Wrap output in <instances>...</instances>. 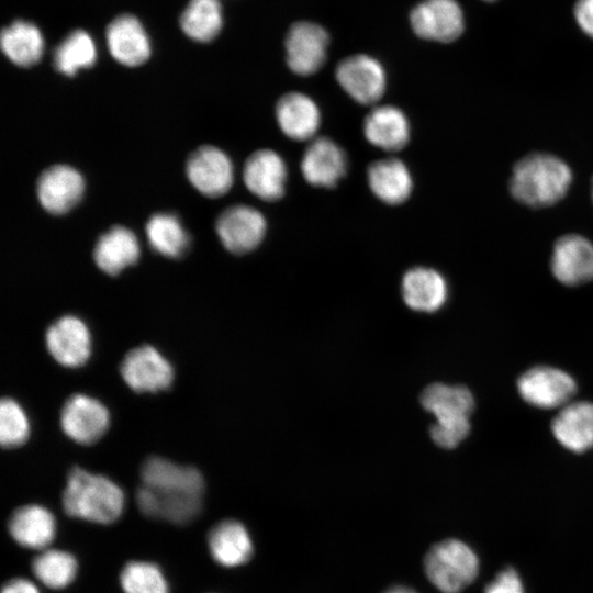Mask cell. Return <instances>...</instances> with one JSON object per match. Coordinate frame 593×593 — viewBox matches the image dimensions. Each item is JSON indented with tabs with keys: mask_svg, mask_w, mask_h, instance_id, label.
<instances>
[{
	"mask_svg": "<svg viewBox=\"0 0 593 593\" xmlns=\"http://www.w3.org/2000/svg\"><path fill=\"white\" fill-rule=\"evenodd\" d=\"M222 23L219 0H190L180 16L182 31L199 42L212 41L220 33Z\"/></svg>",
	"mask_w": 593,
	"mask_h": 593,
	"instance_id": "obj_31",
	"label": "cell"
},
{
	"mask_svg": "<svg viewBox=\"0 0 593 593\" xmlns=\"http://www.w3.org/2000/svg\"><path fill=\"white\" fill-rule=\"evenodd\" d=\"M96 61V47L88 33L76 30L70 33L54 51V67L74 76L80 68L91 67Z\"/></svg>",
	"mask_w": 593,
	"mask_h": 593,
	"instance_id": "obj_32",
	"label": "cell"
},
{
	"mask_svg": "<svg viewBox=\"0 0 593 593\" xmlns=\"http://www.w3.org/2000/svg\"><path fill=\"white\" fill-rule=\"evenodd\" d=\"M107 41L111 55L126 66H138L150 54L147 34L133 15L123 14L114 19L107 29Z\"/></svg>",
	"mask_w": 593,
	"mask_h": 593,
	"instance_id": "obj_21",
	"label": "cell"
},
{
	"mask_svg": "<svg viewBox=\"0 0 593 593\" xmlns=\"http://www.w3.org/2000/svg\"><path fill=\"white\" fill-rule=\"evenodd\" d=\"M517 388L521 396L539 409L562 407L577 392L575 381L567 372L546 366L534 367L523 373Z\"/></svg>",
	"mask_w": 593,
	"mask_h": 593,
	"instance_id": "obj_6",
	"label": "cell"
},
{
	"mask_svg": "<svg viewBox=\"0 0 593 593\" xmlns=\"http://www.w3.org/2000/svg\"><path fill=\"white\" fill-rule=\"evenodd\" d=\"M32 572L49 589H64L76 578L78 562L74 555L58 549H46L34 557Z\"/></svg>",
	"mask_w": 593,
	"mask_h": 593,
	"instance_id": "obj_30",
	"label": "cell"
},
{
	"mask_svg": "<svg viewBox=\"0 0 593 593\" xmlns=\"http://www.w3.org/2000/svg\"><path fill=\"white\" fill-rule=\"evenodd\" d=\"M1 593H40L34 583L26 579L15 578L3 584Z\"/></svg>",
	"mask_w": 593,
	"mask_h": 593,
	"instance_id": "obj_37",
	"label": "cell"
},
{
	"mask_svg": "<svg viewBox=\"0 0 593 593\" xmlns=\"http://www.w3.org/2000/svg\"><path fill=\"white\" fill-rule=\"evenodd\" d=\"M61 502L68 516L109 525L122 515L124 494L112 480L75 467L68 472Z\"/></svg>",
	"mask_w": 593,
	"mask_h": 593,
	"instance_id": "obj_3",
	"label": "cell"
},
{
	"mask_svg": "<svg viewBox=\"0 0 593 593\" xmlns=\"http://www.w3.org/2000/svg\"><path fill=\"white\" fill-rule=\"evenodd\" d=\"M266 226L264 215L248 205L227 208L215 223L223 246L236 255L254 250L261 243Z\"/></svg>",
	"mask_w": 593,
	"mask_h": 593,
	"instance_id": "obj_9",
	"label": "cell"
},
{
	"mask_svg": "<svg viewBox=\"0 0 593 593\" xmlns=\"http://www.w3.org/2000/svg\"><path fill=\"white\" fill-rule=\"evenodd\" d=\"M368 183L377 198L392 205L404 202L413 188L407 167L398 158L372 163L368 168Z\"/></svg>",
	"mask_w": 593,
	"mask_h": 593,
	"instance_id": "obj_27",
	"label": "cell"
},
{
	"mask_svg": "<svg viewBox=\"0 0 593 593\" xmlns=\"http://www.w3.org/2000/svg\"><path fill=\"white\" fill-rule=\"evenodd\" d=\"M551 271L566 286H578L593 280V244L579 234H567L557 239Z\"/></svg>",
	"mask_w": 593,
	"mask_h": 593,
	"instance_id": "obj_14",
	"label": "cell"
},
{
	"mask_svg": "<svg viewBox=\"0 0 593 593\" xmlns=\"http://www.w3.org/2000/svg\"><path fill=\"white\" fill-rule=\"evenodd\" d=\"M574 18L581 30L593 38V0H577Z\"/></svg>",
	"mask_w": 593,
	"mask_h": 593,
	"instance_id": "obj_36",
	"label": "cell"
},
{
	"mask_svg": "<svg viewBox=\"0 0 593 593\" xmlns=\"http://www.w3.org/2000/svg\"><path fill=\"white\" fill-rule=\"evenodd\" d=\"M146 235L152 248L170 258H179L189 247L188 233L176 215L154 214L146 224Z\"/></svg>",
	"mask_w": 593,
	"mask_h": 593,
	"instance_id": "obj_29",
	"label": "cell"
},
{
	"mask_svg": "<svg viewBox=\"0 0 593 593\" xmlns=\"http://www.w3.org/2000/svg\"><path fill=\"white\" fill-rule=\"evenodd\" d=\"M186 171L193 187L209 198H219L232 187L233 165L215 146L204 145L188 157Z\"/></svg>",
	"mask_w": 593,
	"mask_h": 593,
	"instance_id": "obj_11",
	"label": "cell"
},
{
	"mask_svg": "<svg viewBox=\"0 0 593 593\" xmlns=\"http://www.w3.org/2000/svg\"><path fill=\"white\" fill-rule=\"evenodd\" d=\"M421 403L436 418L430 437L437 446L452 449L467 437L474 409V399L467 388L433 383L422 392Z\"/></svg>",
	"mask_w": 593,
	"mask_h": 593,
	"instance_id": "obj_4",
	"label": "cell"
},
{
	"mask_svg": "<svg viewBox=\"0 0 593 593\" xmlns=\"http://www.w3.org/2000/svg\"><path fill=\"white\" fill-rule=\"evenodd\" d=\"M424 570L430 583L440 592L460 593L477 578L479 560L465 542L446 539L428 550Z\"/></svg>",
	"mask_w": 593,
	"mask_h": 593,
	"instance_id": "obj_5",
	"label": "cell"
},
{
	"mask_svg": "<svg viewBox=\"0 0 593 593\" xmlns=\"http://www.w3.org/2000/svg\"><path fill=\"white\" fill-rule=\"evenodd\" d=\"M484 593H525V591L517 572L506 568L486 585Z\"/></svg>",
	"mask_w": 593,
	"mask_h": 593,
	"instance_id": "obj_35",
	"label": "cell"
},
{
	"mask_svg": "<svg viewBox=\"0 0 593 593\" xmlns=\"http://www.w3.org/2000/svg\"><path fill=\"white\" fill-rule=\"evenodd\" d=\"M109 412L98 400L74 394L64 404L60 424L64 433L78 444L91 445L103 436L109 426Z\"/></svg>",
	"mask_w": 593,
	"mask_h": 593,
	"instance_id": "obj_13",
	"label": "cell"
},
{
	"mask_svg": "<svg viewBox=\"0 0 593 593\" xmlns=\"http://www.w3.org/2000/svg\"><path fill=\"white\" fill-rule=\"evenodd\" d=\"M336 79L345 92L361 104L377 102L385 90V71L371 56L354 55L336 68Z\"/></svg>",
	"mask_w": 593,
	"mask_h": 593,
	"instance_id": "obj_10",
	"label": "cell"
},
{
	"mask_svg": "<svg viewBox=\"0 0 593 593\" xmlns=\"http://www.w3.org/2000/svg\"><path fill=\"white\" fill-rule=\"evenodd\" d=\"M37 197L42 206L52 214H64L81 199L82 176L70 166L54 165L45 169L37 180Z\"/></svg>",
	"mask_w": 593,
	"mask_h": 593,
	"instance_id": "obj_15",
	"label": "cell"
},
{
	"mask_svg": "<svg viewBox=\"0 0 593 593\" xmlns=\"http://www.w3.org/2000/svg\"><path fill=\"white\" fill-rule=\"evenodd\" d=\"M208 547L212 558L227 568L245 564L254 552L246 527L235 519L215 524L208 534Z\"/></svg>",
	"mask_w": 593,
	"mask_h": 593,
	"instance_id": "obj_23",
	"label": "cell"
},
{
	"mask_svg": "<svg viewBox=\"0 0 593 593\" xmlns=\"http://www.w3.org/2000/svg\"><path fill=\"white\" fill-rule=\"evenodd\" d=\"M29 421L18 402L4 398L0 403V443L3 448H15L29 436Z\"/></svg>",
	"mask_w": 593,
	"mask_h": 593,
	"instance_id": "obj_34",
	"label": "cell"
},
{
	"mask_svg": "<svg viewBox=\"0 0 593 593\" xmlns=\"http://www.w3.org/2000/svg\"><path fill=\"white\" fill-rule=\"evenodd\" d=\"M410 21L419 37L443 43L457 40L465 27L456 0H424L412 10Z\"/></svg>",
	"mask_w": 593,
	"mask_h": 593,
	"instance_id": "obj_8",
	"label": "cell"
},
{
	"mask_svg": "<svg viewBox=\"0 0 593 593\" xmlns=\"http://www.w3.org/2000/svg\"><path fill=\"white\" fill-rule=\"evenodd\" d=\"M124 593H169L161 569L148 561H128L120 573Z\"/></svg>",
	"mask_w": 593,
	"mask_h": 593,
	"instance_id": "obj_33",
	"label": "cell"
},
{
	"mask_svg": "<svg viewBox=\"0 0 593 593\" xmlns=\"http://www.w3.org/2000/svg\"><path fill=\"white\" fill-rule=\"evenodd\" d=\"M141 478L136 503L144 515L184 525L200 514L204 480L195 468L150 457L142 466Z\"/></svg>",
	"mask_w": 593,
	"mask_h": 593,
	"instance_id": "obj_1",
	"label": "cell"
},
{
	"mask_svg": "<svg viewBox=\"0 0 593 593\" xmlns=\"http://www.w3.org/2000/svg\"><path fill=\"white\" fill-rule=\"evenodd\" d=\"M591 192H592V200H593V180H592V191Z\"/></svg>",
	"mask_w": 593,
	"mask_h": 593,
	"instance_id": "obj_39",
	"label": "cell"
},
{
	"mask_svg": "<svg viewBox=\"0 0 593 593\" xmlns=\"http://www.w3.org/2000/svg\"><path fill=\"white\" fill-rule=\"evenodd\" d=\"M572 170L561 158L534 153L518 160L510 178L511 194L532 208H545L559 202L570 189Z\"/></svg>",
	"mask_w": 593,
	"mask_h": 593,
	"instance_id": "obj_2",
	"label": "cell"
},
{
	"mask_svg": "<svg viewBox=\"0 0 593 593\" xmlns=\"http://www.w3.org/2000/svg\"><path fill=\"white\" fill-rule=\"evenodd\" d=\"M139 257L136 236L124 226H113L98 239L93 258L97 266L105 273L115 276Z\"/></svg>",
	"mask_w": 593,
	"mask_h": 593,
	"instance_id": "obj_26",
	"label": "cell"
},
{
	"mask_svg": "<svg viewBox=\"0 0 593 593\" xmlns=\"http://www.w3.org/2000/svg\"><path fill=\"white\" fill-rule=\"evenodd\" d=\"M384 593H416L415 591L409 589V588H404V586H394L390 590H388L387 592Z\"/></svg>",
	"mask_w": 593,
	"mask_h": 593,
	"instance_id": "obj_38",
	"label": "cell"
},
{
	"mask_svg": "<svg viewBox=\"0 0 593 593\" xmlns=\"http://www.w3.org/2000/svg\"><path fill=\"white\" fill-rule=\"evenodd\" d=\"M556 439L568 450L582 454L593 448V403H568L551 424Z\"/></svg>",
	"mask_w": 593,
	"mask_h": 593,
	"instance_id": "obj_20",
	"label": "cell"
},
{
	"mask_svg": "<svg viewBox=\"0 0 593 593\" xmlns=\"http://www.w3.org/2000/svg\"><path fill=\"white\" fill-rule=\"evenodd\" d=\"M49 354L65 367L82 366L90 356L91 337L86 324L78 317L66 315L54 322L46 332Z\"/></svg>",
	"mask_w": 593,
	"mask_h": 593,
	"instance_id": "obj_16",
	"label": "cell"
},
{
	"mask_svg": "<svg viewBox=\"0 0 593 593\" xmlns=\"http://www.w3.org/2000/svg\"><path fill=\"white\" fill-rule=\"evenodd\" d=\"M327 32L312 22H296L286 38V59L289 68L301 76L316 72L326 59Z\"/></svg>",
	"mask_w": 593,
	"mask_h": 593,
	"instance_id": "obj_12",
	"label": "cell"
},
{
	"mask_svg": "<svg viewBox=\"0 0 593 593\" xmlns=\"http://www.w3.org/2000/svg\"><path fill=\"white\" fill-rule=\"evenodd\" d=\"M401 290L403 300L410 309L426 313L438 311L448 296L445 278L438 271L426 267L406 271Z\"/></svg>",
	"mask_w": 593,
	"mask_h": 593,
	"instance_id": "obj_22",
	"label": "cell"
},
{
	"mask_svg": "<svg viewBox=\"0 0 593 593\" xmlns=\"http://www.w3.org/2000/svg\"><path fill=\"white\" fill-rule=\"evenodd\" d=\"M276 118L280 130L295 141L312 138L321 122L316 103L301 92L282 96L276 107Z\"/></svg>",
	"mask_w": 593,
	"mask_h": 593,
	"instance_id": "obj_24",
	"label": "cell"
},
{
	"mask_svg": "<svg viewBox=\"0 0 593 593\" xmlns=\"http://www.w3.org/2000/svg\"><path fill=\"white\" fill-rule=\"evenodd\" d=\"M301 170L312 186L333 188L347 171V158L332 139L315 138L304 152Z\"/></svg>",
	"mask_w": 593,
	"mask_h": 593,
	"instance_id": "obj_18",
	"label": "cell"
},
{
	"mask_svg": "<svg viewBox=\"0 0 593 593\" xmlns=\"http://www.w3.org/2000/svg\"><path fill=\"white\" fill-rule=\"evenodd\" d=\"M485 1H494V0H485Z\"/></svg>",
	"mask_w": 593,
	"mask_h": 593,
	"instance_id": "obj_40",
	"label": "cell"
},
{
	"mask_svg": "<svg viewBox=\"0 0 593 593\" xmlns=\"http://www.w3.org/2000/svg\"><path fill=\"white\" fill-rule=\"evenodd\" d=\"M126 384L136 392L156 393L170 387L174 369L153 346L143 345L130 350L120 367Z\"/></svg>",
	"mask_w": 593,
	"mask_h": 593,
	"instance_id": "obj_7",
	"label": "cell"
},
{
	"mask_svg": "<svg viewBox=\"0 0 593 593\" xmlns=\"http://www.w3.org/2000/svg\"><path fill=\"white\" fill-rule=\"evenodd\" d=\"M1 48L15 65L30 67L41 59L44 41L40 30L34 24L19 20L3 29Z\"/></svg>",
	"mask_w": 593,
	"mask_h": 593,
	"instance_id": "obj_28",
	"label": "cell"
},
{
	"mask_svg": "<svg viewBox=\"0 0 593 593\" xmlns=\"http://www.w3.org/2000/svg\"><path fill=\"white\" fill-rule=\"evenodd\" d=\"M243 180L247 189L264 201L282 198L287 181L283 159L271 149L253 153L243 169Z\"/></svg>",
	"mask_w": 593,
	"mask_h": 593,
	"instance_id": "obj_17",
	"label": "cell"
},
{
	"mask_svg": "<svg viewBox=\"0 0 593 593\" xmlns=\"http://www.w3.org/2000/svg\"><path fill=\"white\" fill-rule=\"evenodd\" d=\"M10 536L29 549H45L55 538L56 519L44 506L27 504L15 508L9 517Z\"/></svg>",
	"mask_w": 593,
	"mask_h": 593,
	"instance_id": "obj_19",
	"label": "cell"
},
{
	"mask_svg": "<svg viewBox=\"0 0 593 593\" xmlns=\"http://www.w3.org/2000/svg\"><path fill=\"white\" fill-rule=\"evenodd\" d=\"M363 134L376 147L388 152L402 149L410 138L405 114L393 105H380L369 112L363 122Z\"/></svg>",
	"mask_w": 593,
	"mask_h": 593,
	"instance_id": "obj_25",
	"label": "cell"
}]
</instances>
